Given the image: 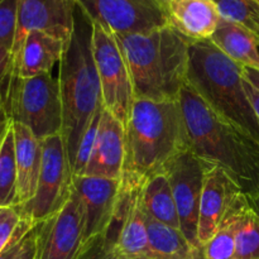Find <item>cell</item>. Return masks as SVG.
Masks as SVG:
<instances>
[{
  "mask_svg": "<svg viewBox=\"0 0 259 259\" xmlns=\"http://www.w3.org/2000/svg\"><path fill=\"white\" fill-rule=\"evenodd\" d=\"M187 147L206 163L219 166L243 194L259 190V143L215 113L186 83L177 99Z\"/></svg>",
  "mask_w": 259,
  "mask_h": 259,
  "instance_id": "1",
  "label": "cell"
},
{
  "mask_svg": "<svg viewBox=\"0 0 259 259\" xmlns=\"http://www.w3.org/2000/svg\"><path fill=\"white\" fill-rule=\"evenodd\" d=\"M187 148L177 101L134 99L125 126V161L120 189L141 186L151 176L163 172L167 164Z\"/></svg>",
  "mask_w": 259,
  "mask_h": 259,
  "instance_id": "2",
  "label": "cell"
},
{
  "mask_svg": "<svg viewBox=\"0 0 259 259\" xmlns=\"http://www.w3.org/2000/svg\"><path fill=\"white\" fill-rule=\"evenodd\" d=\"M65 139L71 164L89 125L104 110L103 94L93 55V22L77 5L75 28L58 71Z\"/></svg>",
  "mask_w": 259,
  "mask_h": 259,
  "instance_id": "3",
  "label": "cell"
},
{
  "mask_svg": "<svg viewBox=\"0 0 259 259\" xmlns=\"http://www.w3.org/2000/svg\"><path fill=\"white\" fill-rule=\"evenodd\" d=\"M114 35L128 65L134 99L177 101L187 83L191 42L169 25Z\"/></svg>",
  "mask_w": 259,
  "mask_h": 259,
  "instance_id": "4",
  "label": "cell"
},
{
  "mask_svg": "<svg viewBox=\"0 0 259 259\" xmlns=\"http://www.w3.org/2000/svg\"><path fill=\"white\" fill-rule=\"evenodd\" d=\"M187 83L215 113L259 143V123L245 93L243 66L210 39L190 45Z\"/></svg>",
  "mask_w": 259,
  "mask_h": 259,
  "instance_id": "5",
  "label": "cell"
},
{
  "mask_svg": "<svg viewBox=\"0 0 259 259\" xmlns=\"http://www.w3.org/2000/svg\"><path fill=\"white\" fill-rule=\"evenodd\" d=\"M4 101L10 120L29 128L39 141L62 133L60 82L51 72L27 78L13 75Z\"/></svg>",
  "mask_w": 259,
  "mask_h": 259,
  "instance_id": "6",
  "label": "cell"
},
{
  "mask_svg": "<svg viewBox=\"0 0 259 259\" xmlns=\"http://www.w3.org/2000/svg\"><path fill=\"white\" fill-rule=\"evenodd\" d=\"M73 169L62 134L42 141V166L34 197L18 206L23 218L33 224L60 211L72 192Z\"/></svg>",
  "mask_w": 259,
  "mask_h": 259,
  "instance_id": "7",
  "label": "cell"
},
{
  "mask_svg": "<svg viewBox=\"0 0 259 259\" xmlns=\"http://www.w3.org/2000/svg\"><path fill=\"white\" fill-rule=\"evenodd\" d=\"M93 55L104 108L125 128L134 103L131 73L115 35L95 22H93Z\"/></svg>",
  "mask_w": 259,
  "mask_h": 259,
  "instance_id": "8",
  "label": "cell"
},
{
  "mask_svg": "<svg viewBox=\"0 0 259 259\" xmlns=\"http://www.w3.org/2000/svg\"><path fill=\"white\" fill-rule=\"evenodd\" d=\"M77 5L113 34L148 33L168 25L164 0H77Z\"/></svg>",
  "mask_w": 259,
  "mask_h": 259,
  "instance_id": "9",
  "label": "cell"
},
{
  "mask_svg": "<svg viewBox=\"0 0 259 259\" xmlns=\"http://www.w3.org/2000/svg\"><path fill=\"white\" fill-rule=\"evenodd\" d=\"M205 169L206 162L201 161L187 148L177 154L163 171L171 185L182 234L199 250L201 247L197 240V228Z\"/></svg>",
  "mask_w": 259,
  "mask_h": 259,
  "instance_id": "10",
  "label": "cell"
},
{
  "mask_svg": "<svg viewBox=\"0 0 259 259\" xmlns=\"http://www.w3.org/2000/svg\"><path fill=\"white\" fill-rule=\"evenodd\" d=\"M38 259H77L85 247V220L80 199L72 187L62 209L35 224Z\"/></svg>",
  "mask_w": 259,
  "mask_h": 259,
  "instance_id": "11",
  "label": "cell"
},
{
  "mask_svg": "<svg viewBox=\"0 0 259 259\" xmlns=\"http://www.w3.org/2000/svg\"><path fill=\"white\" fill-rule=\"evenodd\" d=\"M76 0H19L13 62L28 33L39 30L68 43L75 28Z\"/></svg>",
  "mask_w": 259,
  "mask_h": 259,
  "instance_id": "12",
  "label": "cell"
},
{
  "mask_svg": "<svg viewBox=\"0 0 259 259\" xmlns=\"http://www.w3.org/2000/svg\"><path fill=\"white\" fill-rule=\"evenodd\" d=\"M72 187L82 205L85 243L108 235L120 209V180L73 176Z\"/></svg>",
  "mask_w": 259,
  "mask_h": 259,
  "instance_id": "13",
  "label": "cell"
},
{
  "mask_svg": "<svg viewBox=\"0 0 259 259\" xmlns=\"http://www.w3.org/2000/svg\"><path fill=\"white\" fill-rule=\"evenodd\" d=\"M242 194L239 186L222 167L206 163L199 207L197 240L200 247L211 239Z\"/></svg>",
  "mask_w": 259,
  "mask_h": 259,
  "instance_id": "14",
  "label": "cell"
},
{
  "mask_svg": "<svg viewBox=\"0 0 259 259\" xmlns=\"http://www.w3.org/2000/svg\"><path fill=\"white\" fill-rule=\"evenodd\" d=\"M118 232L113 243L115 259H152L146 218L141 202V186L121 190Z\"/></svg>",
  "mask_w": 259,
  "mask_h": 259,
  "instance_id": "15",
  "label": "cell"
},
{
  "mask_svg": "<svg viewBox=\"0 0 259 259\" xmlns=\"http://www.w3.org/2000/svg\"><path fill=\"white\" fill-rule=\"evenodd\" d=\"M125 161V128L106 109L101 114L95 144L81 176L121 180Z\"/></svg>",
  "mask_w": 259,
  "mask_h": 259,
  "instance_id": "16",
  "label": "cell"
},
{
  "mask_svg": "<svg viewBox=\"0 0 259 259\" xmlns=\"http://www.w3.org/2000/svg\"><path fill=\"white\" fill-rule=\"evenodd\" d=\"M168 25L190 42L209 40L222 17L214 0H167Z\"/></svg>",
  "mask_w": 259,
  "mask_h": 259,
  "instance_id": "17",
  "label": "cell"
},
{
  "mask_svg": "<svg viewBox=\"0 0 259 259\" xmlns=\"http://www.w3.org/2000/svg\"><path fill=\"white\" fill-rule=\"evenodd\" d=\"M66 47L67 43L45 32L33 30L28 33L14 58L13 75L27 78L50 73L56 63L61 62Z\"/></svg>",
  "mask_w": 259,
  "mask_h": 259,
  "instance_id": "18",
  "label": "cell"
},
{
  "mask_svg": "<svg viewBox=\"0 0 259 259\" xmlns=\"http://www.w3.org/2000/svg\"><path fill=\"white\" fill-rule=\"evenodd\" d=\"M18 172V206L34 197L42 166V141L29 128L12 121Z\"/></svg>",
  "mask_w": 259,
  "mask_h": 259,
  "instance_id": "19",
  "label": "cell"
},
{
  "mask_svg": "<svg viewBox=\"0 0 259 259\" xmlns=\"http://www.w3.org/2000/svg\"><path fill=\"white\" fill-rule=\"evenodd\" d=\"M210 40L243 67L259 70V38L248 28L222 18Z\"/></svg>",
  "mask_w": 259,
  "mask_h": 259,
  "instance_id": "20",
  "label": "cell"
},
{
  "mask_svg": "<svg viewBox=\"0 0 259 259\" xmlns=\"http://www.w3.org/2000/svg\"><path fill=\"white\" fill-rule=\"evenodd\" d=\"M141 202L143 211L152 219L181 230L176 202L167 175H153L141 185Z\"/></svg>",
  "mask_w": 259,
  "mask_h": 259,
  "instance_id": "21",
  "label": "cell"
},
{
  "mask_svg": "<svg viewBox=\"0 0 259 259\" xmlns=\"http://www.w3.org/2000/svg\"><path fill=\"white\" fill-rule=\"evenodd\" d=\"M152 259H201L180 229L167 227L144 212Z\"/></svg>",
  "mask_w": 259,
  "mask_h": 259,
  "instance_id": "22",
  "label": "cell"
},
{
  "mask_svg": "<svg viewBox=\"0 0 259 259\" xmlns=\"http://www.w3.org/2000/svg\"><path fill=\"white\" fill-rule=\"evenodd\" d=\"M244 202L245 196L242 194L222 222L217 233L201 247V259H235V232L238 215Z\"/></svg>",
  "mask_w": 259,
  "mask_h": 259,
  "instance_id": "23",
  "label": "cell"
},
{
  "mask_svg": "<svg viewBox=\"0 0 259 259\" xmlns=\"http://www.w3.org/2000/svg\"><path fill=\"white\" fill-rule=\"evenodd\" d=\"M18 206V172L12 124L0 146V207Z\"/></svg>",
  "mask_w": 259,
  "mask_h": 259,
  "instance_id": "24",
  "label": "cell"
},
{
  "mask_svg": "<svg viewBox=\"0 0 259 259\" xmlns=\"http://www.w3.org/2000/svg\"><path fill=\"white\" fill-rule=\"evenodd\" d=\"M235 259H259V217L248 206L247 200L238 215Z\"/></svg>",
  "mask_w": 259,
  "mask_h": 259,
  "instance_id": "25",
  "label": "cell"
},
{
  "mask_svg": "<svg viewBox=\"0 0 259 259\" xmlns=\"http://www.w3.org/2000/svg\"><path fill=\"white\" fill-rule=\"evenodd\" d=\"M220 17L252 30L259 38V4L254 0H214Z\"/></svg>",
  "mask_w": 259,
  "mask_h": 259,
  "instance_id": "26",
  "label": "cell"
},
{
  "mask_svg": "<svg viewBox=\"0 0 259 259\" xmlns=\"http://www.w3.org/2000/svg\"><path fill=\"white\" fill-rule=\"evenodd\" d=\"M103 111L99 113L98 115L94 118V120L91 121V124L89 125L88 131L83 134L82 139H81V143L80 146H78L77 154H76L75 158V163H73L72 167L73 176H81V175L83 174V171H85L86 166H88L89 159H90L91 153H93L94 144H95L96 139V133H98V126L99 123H100V118Z\"/></svg>",
  "mask_w": 259,
  "mask_h": 259,
  "instance_id": "27",
  "label": "cell"
},
{
  "mask_svg": "<svg viewBox=\"0 0 259 259\" xmlns=\"http://www.w3.org/2000/svg\"><path fill=\"white\" fill-rule=\"evenodd\" d=\"M23 217L18 206L0 207V253L14 239Z\"/></svg>",
  "mask_w": 259,
  "mask_h": 259,
  "instance_id": "28",
  "label": "cell"
},
{
  "mask_svg": "<svg viewBox=\"0 0 259 259\" xmlns=\"http://www.w3.org/2000/svg\"><path fill=\"white\" fill-rule=\"evenodd\" d=\"M77 259H115L113 254V240L109 235L90 240L86 243Z\"/></svg>",
  "mask_w": 259,
  "mask_h": 259,
  "instance_id": "29",
  "label": "cell"
},
{
  "mask_svg": "<svg viewBox=\"0 0 259 259\" xmlns=\"http://www.w3.org/2000/svg\"><path fill=\"white\" fill-rule=\"evenodd\" d=\"M34 224H33L30 220L23 218L22 224H20L19 230H18L17 235L14 237V239L9 243L7 248L0 253V259H17L19 257L20 252L23 249V245H24L25 237H27L28 233L33 229Z\"/></svg>",
  "mask_w": 259,
  "mask_h": 259,
  "instance_id": "30",
  "label": "cell"
},
{
  "mask_svg": "<svg viewBox=\"0 0 259 259\" xmlns=\"http://www.w3.org/2000/svg\"><path fill=\"white\" fill-rule=\"evenodd\" d=\"M13 73H14V62H13L12 50L0 46V90L7 86Z\"/></svg>",
  "mask_w": 259,
  "mask_h": 259,
  "instance_id": "31",
  "label": "cell"
},
{
  "mask_svg": "<svg viewBox=\"0 0 259 259\" xmlns=\"http://www.w3.org/2000/svg\"><path fill=\"white\" fill-rule=\"evenodd\" d=\"M17 259H38L37 258V239H35V225L27 234L24 245Z\"/></svg>",
  "mask_w": 259,
  "mask_h": 259,
  "instance_id": "32",
  "label": "cell"
},
{
  "mask_svg": "<svg viewBox=\"0 0 259 259\" xmlns=\"http://www.w3.org/2000/svg\"><path fill=\"white\" fill-rule=\"evenodd\" d=\"M4 89H3V90H0V146H2L3 141H4L5 134H7L8 129H9L10 124H12V120H10L9 115H8L7 108H5Z\"/></svg>",
  "mask_w": 259,
  "mask_h": 259,
  "instance_id": "33",
  "label": "cell"
},
{
  "mask_svg": "<svg viewBox=\"0 0 259 259\" xmlns=\"http://www.w3.org/2000/svg\"><path fill=\"white\" fill-rule=\"evenodd\" d=\"M244 89H245V93H247L248 95V99H249L250 104H252L253 109H254V113L255 115H257L258 123H259V90L258 89H255L252 83L248 82L245 78H244Z\"/></svg>",
  "mask_w": 259,
  "mask_h": 259,
  "instance_id": "34",
  "label": "cell"
},
{
  "mask_svg": "<svg viewBox=\"0 0 259 259\" xmlns=\"http://www.w3.org/2000/svg\"><path fill=\"white\" fill-rule=\"evenodd\" d=\"M243 76L248 82L259 90V70L253 67H243Z\"/></svg>",
  "mask_w": 259,
  "mask_h": 259,
  "instance_id": "35",
  "label": "cell"
},
{
  "mask_svg": "<svg viewBox=\"0 0 259 259\" xmlns=\"http://www.w3.org/2000/svg\"><path fill=\"white\" fill-rule=\"evenodd\" d=\"M245 200H247V204L250 209L254 211L255 215L259 217V190L252 192V194H244Z\"/></svg>",
  "mask_w": 259,
  "mask_h": 259,
  "instance_id": "36",
  "label": "cell"
},
{
  "mask_svg": "<svg viewBox=\"0 0 259 259\" xmlns=\"http://www.w3.org/2000/svg\"><path fill=\"white\" fill-rule=\"evenodd\" d=\"M254 2H257V3H258V4H259V0H254Z\"/></svg>",
  "mask_w": 259,
  "mask_h": 259,
  "instance_id": "37",
  "label": "cell"
},
{
  "mask_svg": "<svg viewBox=\"0 0 259 259\" xmlns=\"http://www.w3.org/2000/svg\"><path fill=\"white\" fill-rule=\"evenodd\" d=\"M2 3H3V0H0V4H2Z\"/></svg>",
  "mask_w": 259,
  "mask_h": 259,
  "instance_id": "38",
  "label": "cell"
},
{
  "mask_svg": "<svg viewBox=\"0 0 259 259\" xmlns=\"http://www.w3.org/2000/svg\"><path fill=\"white\" fill-rule=\"evenodd\" d=\"M164 2H167V0H164Z\"/></svg>",
  "mask_w": 259,
  "mask_h": 259,
  "instance_id": "39",
  "label": "cell"
},
{
  "mask_svg": "<svg viewBox=\"0 0 259 259\" xmlns=\"http://www.w3.org/2000/svg\"><path fill=\"white\" fill-rule=\"evenodd\" d=\"M76 2H77V0H76Z\"/></svg>",
  "mask_w": 259,
  "mask_h": 259,
  "instance_id": "40",
  "label": "cell"
}]
</instances>
